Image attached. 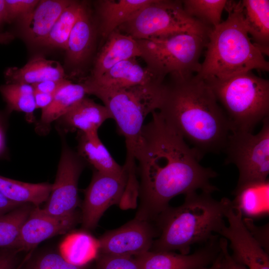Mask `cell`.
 Returning a JSON list of instances; mask_svg holds the SVG:
<instances>
[{
    "label": "cell",
    "mask_w": 269,
    "mask_h": 269,
    "mask_svg": "<svg viewBox=\"0 0 269 269\" xmlns=\"http://www.w3.org/2000/svg\"><path fill=\"white\" fill-rule=\"evenodd\" d=\"M142 130L135 160L139 163L140 203L135 218L154 221L175 196L218 189L210 180L218 174L199 163L202 158L157 111Z\"/></svg>",
    "instance_id": "cell-1"
},
{
    "label": "cell",
    "mask_w": 269,
    "mask_h": 269,
    "mask_svg": "<svg viewBox=\"0 0 269 269\" xmlns=\"http://www.w3.org/2000/svg\"><path fill=\"white\" fill-rule=\"evenodd\" d=\"M158 112L202 158L223 151L232 129L210 87L195 75L169 76Z\"/></svg>",
    "instance_id": "cell-2"
},
{
    "label": "cell",
    "mask_w": 269,
    "mask_h": 269,
    "mask_svg": "<svg viewBox=\"0 0 269 269\" xmlns=\"http://www.w3.org/2000/svg\"><path fill=\"white\" fill-rule=\"evenodd\" d=\"M183 203L168 206L156 218L159 235L150 250L187 255L192 245L204 244L218 235L226 225L224 211L228 198L220 201L211 193L194 192L185 195Z\"/></svg>",
    "instance_id": "cell-3"
},
{
    "label": "cell",
    "mask_w": 269,
    "mask_h": 269,
    "mask_svg": "<svg viewBox=\"0 0 269 269\" xmlns=\"http://www.w3.org/2000/svg\"><path fill=\"white\" fill-rule=\"evenodd\" d=\"M225 8L228 17L210 31L205 59L195 77L223 80L253 70L268 72L269 62L245 26L241 1H228Z\"/></svg>",
    "instance_id": "cell-4"
},
{
    "label": "cell",
    "mask_w": 269,
    "mask_h": 269,
    "mask_svg": "<svg viewBox=\"0 0 269 269\" xmlns=\"http://www.w3.org/2000/svg\"><path fill=\"white\" fill-rule=\"evenodd\" d=\"M81 83L87 94L94 95L103 102L116 122L118 133L125 138L126 158L135 160L144 120L148 114L158 110L164 81L157 80L122 88H102L84 81Z\"/></svg>",
    "instance_id": "cell-5"
},
{
    "label": "cell",
    "mask_w": 269,
    "mask_h": 269,
    "mask_svg": "<svg viewBox=\"0 0 269 269\" xmlns=\"http://www.w3.org/2000/svg\"><path fill=\"white\" fill-rule=\"evenodd\" d=\"M204 80L224 108L232 132L252 133L269 116V81L252 71L227 79Z\"/></svg>",
    "instance_id": "cell-6"
},
{
    "label": "cell",
    "mask_w": 269,
    "mask_h": 269,
    "mask_svg": "<svg viewBox=\"0 0 269 269\" xmlns=\"http://www.w3.org/2000/svg\"><path fill=\"white\" fill-rule=\"evenodd\" d=\"M210 31L184 32L136 40L140 57L147 69L162 80L167 75L183 78L194 76L200 70V57L206 47Z\"/></svg>",
    "instance_id": "cell-7"
},
{
    "label": "cell",
    "mask_w": 269,
    "mask_h": 269,
    "mask_svg": "<svg viewBox=\"0 0 269 269\" xmlns=\"http://www.w3.org/2000/svg\"><path fill=\"white\" fill-rule=\"evenodd\" d=\"M184 11L181 0H151L117 29L136 40L211 29Z\"/></svg>",
    "instance_id": "cell-8"
},
{
    "label": "cell",
    "mask_w": 269,
    "mask_h": 269,
    "mask_svg": "<svg viewBox=\"0 0 269 269\" xmlns=\"http://www.w3.org/2000/svg\"><path fill=\"white\" fill-rule=\"evenodd\" d=\"M256 134L234 132L224 149L226 164H235L239 171L236 189L268 180L269 174V116L265 118Z\"/></svg>",
    "instance_id": "cell-9"
},
{
    "label": "cell",
    "mask_w": 269,
    "mask_h": 269,
    "mask_svg": "<svg viewBox=\"0 0 269 269\" xmlns=\"http://www.w3.org/2000/svg\"><path fill=\"white\" fill-rule=\"evenodd\" d=\"M86 164L78 152L63 140L55 180L47 203L41 208L44 213L55 217L78 214L76 209L79 203L78 180Z\"/></svg>",
    "instance_id": "cell-10"
},
{
    "label": "cell",
    "mask_w": 269,
    "mask_h": 269,
    "mask_svg": "<svg viewBox=\"0 0 269 269\" xmlns=\"http://www.w3.org/2000/svg\"><path fill=\"white\" fill-rule=\"evenodd\" d=\"M119 174L94 170L91 181L84 191L81 222L84 231L94 229L106 210L119 203L122 199L128 178V167L125 163Z\"/></svg>",
    "instance_id": "cell-11"
},
{
    "label": "cell",
    "mask_w": 269,
    "mask_h": 269,
    "mask_svg": "<svg viewBox=\"0 0 269 269\" xmlns=\"http://www.w3.org/2000/svg\"><path fill=\"white\" fill-rule=\"evenodd\" d=\"M224 214L228 226L225 225L218 235L230 242L233 258L248 269H269V254L250 233L241 211L229 199Z\"/></svg>",
    "instance_id": "cell-12"
},
{
    "label": "cell",
    "mask_w": 269,
    "mask_h": 269,
    "mask_svg": "<svg viewBox=\"0 0 269 269\" xmlns=\"http://www.w3.org/2000/svg\"><path fill=\"white\" fill-rule=\"evenodd\" d=\"M152 222L134 218L99 239V253L136 256L150 251L159 233Z\"/></svg>",
    "instance_id": "cell-13"
},
{
    "label": "cell",
    "mask_w": 269,
    "mask_h": 269,
    "mask_svg": "<svg viewBox=\"0 0 269 269\" xmlns=\"http://www.w3.org/2000/svg\"><path fill=\"white\" fill-rule=\"evenodd\" d=\"M220 251V238L216 235L190 255L149 251L134 257L141 269H202L213 264Z\"/></svg>",
    "instance_id": "cell-14"
},
{
    "label": "cell",
    "mask_w": 269,
    "mask_h": 269,
    "mask_svg": "<svg viewBox=\"0 0 269 269\" xmlns=\"http://www.w3.org/2000/svg\"><path fill=\"white\" fill-rule=\"evenodd\" d=\"M81 216L55 217L34 207L20 231L17 251H27L53 236L64 234L76 225Z\"/></svg>",
    "instance_id": "cell-15"
},
{
    "label": "cell",
    "mask_w": 269,
    "mask_h": 269,
    "mask_svg": "<svg viewBox=\"0 0 269 269\" xmlns=\"http://www.w3.org/2000/svg\"><path fill=\"white\" fill-rule=\"evenodd\" d=\"M97 23L93 18L85 2L70 34L65 49L67 64L78 72L92 57L95 51L97 33Z\"/></svg>",
    "instance_id": "cell-16"
},
{
    "label": "cell",
    "mask_w": 269,
    "mask_h": 269,
    "mask_svg": "<svg viewBox=\"0 0 269 269\" xmlns=\"http://www.w3.org/2000/svg\"><path fill=\"white\" fill-rule=\"evenodd\" d=\"M138 57L140 51L136 40L116 29L107 37L97 55L90 78H98L117 63Z\"/></svg>",
    "instance_id": "cell-17"
},
{
    "label": "cell",
    "mask_w": 269,
    "mask_h": 269,
    "mask_svg": "<svg viewBox=\"0 0 269 269\" xmlns=\"http://www.w3.org/2000/svg\"><path fill=\"white\" fill-rule=\"evenodd\" d=\"M136 58L123 60L101 77L96 79L89 77L83 81L106 88H122L143 85L157 80L164 81L153 75L146 67H143Z\"/></svg>",
    "instance_id": "cell-18"
},
{
    "label": "cell",
    "mask_w": 269,
    "mask_h": 269,
    "mask_svg": "<svg viewBox=\"0 0 269 269\" xmlns=\"http://www.w3.org/2000/svg\"><path fill=\"white\" fill-rule=\"evenodd\" d=\"M71 0H42L22 20L27 39L41 45L45 40L57 19Z\"/></svg>",
    "instance_id": "cell-19"
},
{
    "label": "cell",
    "mask_w": 269,
    "mask_h": 269,
    "mask_svg": "<svg viewBox=\"0 0 269 269\" xmlns=\"http://www.w3.org/2000/svg\"><path fill=\"white\" fill-rule=\"evenodd\" d=\"M151 0H99L95 2L99 33L104 38L131 19Z\"/></svg>",
    "instance_id": "cell-20"
},
{
    "label": "cell",
    "mask_w": 269,
    "mask_h": 269,
    "mask_svg": "<svg viewBox=\"0 0 269 269\" xmlns=\"http://www.w3.org/2000/svg\"><path fill=\"white\" fill-rule=\"evenodd\" d=\"M111 116L104 105L86 96L70 108L59 120L71 130L89 134L98 133L101 125Z\"/></svg>",
    "instance_id": "cell-21"
},
{
    "label": "cell",
    "mask_w": 269,
    "mask_h": 269,
    "mask_svg": "<svg viewBox=\"0 0 269 269\" xmlns=\"http://www.w3.org/2000/svg\"><path fill=\"white\" fill-rule=\"evenodd\" d=\"M243 19L251 39L265 55L269 54V0L241 1Z\"/></svg>",
    "instance_id": "cell-22"
},
{
    "label": "cell",
    "mask_w": 269,
    "mask_h": 269,
    "mask_svg": "<svg viewBox=\"0 0 269 269\" xmlns=\"http://www.w3.org/2000/svg\"><path fill=\"white\" fill-rule=\"evenodd\" d=\"M7 83L33 84L65 78L64 69L57 61L41 56L31 59L21 68L10 67L5 72Z\"/></svg>",
    "instance_id": "cell-23"
},
{
    "label": "cell",
    "mask_w": 269,
    "mask_h": 269,
    "mask_svg": "<svg viewBox=\"0 0 269 269\" xmlns=\"http://www.w3.org/2000/svg\"><path fill=\"white\" fill-rule=\"evenodd\" d=\"M78 134L77 152L86 163H89L95 170L103 173L119 174L123 171V166L120 165L114 159L98 133Z\"/></svg>",
    "instance_id": "cell-24"
},
{
    "label": "cell",
    "mask_w": 269,
    "mask_h": 269,
    "mask_svg": "<svg viewBox=\"0 0 269 269\" xmlns=\"http://www.w3.org/2000/svg\"><path fill=\"white\" fill-rule=\"evenodd\" d=\"M233 204L242 215L253 219L268 215L269 213V180L245 185L235 189Z\"/></svg>",
    "instance_id": "cell-25"
},
{
    "label": "cell",
    "mask_w": 269,
    "mask_h": 269,
    "mask_svg": "<svg viewBox=\"0 0 269 269\" xmlns=\"http://www.w3.org/2000/svg\"><path fill=\"white\" fill-rule=\"evenodd\" d=\"M52 189L48 183H30L0 175V192L15 203L39 207L48 200Z\"/></svg>",
    "instance_id": "cell-26"
},
{
    "label": "cell",
    "mask_w": 269,
    "mask_h": 269,
    "mask_svg": "<svg viewBox=\"0 0 269 269\" xmlns=\"http://www.w3.org/2000/svg\"><path fill=\"white\" fill-rule=\"evenodd\" d=\"M59 253L69 263L85 266L99 254V244L87 231L72 233L67 235L59 246Z\"/></svg>",
    "instance_id": "cell-27"
},
{
    "label": "cell",
    "mask_w": 269,
    "mask_h": 269,
    "mask_svg": "<svg viewBox=\"0 0 269 269\" xmlns=\"http://www.w3.org/2000/svg\"><path fill=\"white\" fill-rule=\"evenodd\" d=\"M86 94L81 83L75 84L69 81L54 94L51 104L42 110L40 124L42 126H48L60 119Z\"/></svg>",
    "instance_id": "cell-28"
},
{
    "label": "cell",
    "mask_w": 269,
    "mask_h": 269,
    "mask_svg": "<svg viewBox=\"0 0 269 269\" xmlns=\"http://www.w3.org/2000/svg\"><path fill=\"white\" fill-rule=\"evenodd\" d=\"M32 206L24 204L0 216V250L17 251L21 229L34 208Z\"/></svg>",
    "instance_id": "cell-29"
},
{
    "label": "cell",
    "mask_w": 269,
    "mask_h": 269,
    "mask_svg": "<svg viewBox=\"0 0 269 269\" xmlns=\"http://www.w3.org/2000/svg\"><path fill=\"white\" fill-rule=\"evenodd\" d=\"M82 2L71 0L57 19L41 46L65 50L70 34L79 16Z\"/></svg>",
    "instance_id": "cell-30"
},
{
    "label": "cell",
    "mask_w": 269,
    "mask_h": 269,
    "mask_svg": "<svg viewBox=\"0 0 269 269\" xmlns=\"http://www.w3.org/2000/svg\"><path fill=\"white\" fill-rule=\"evenodd\" d=\"M185 13L203 24L213 28L221 21V15L226 8L227 0H181Z\"/></svg>",
    "instance_id": "cell-31"
},
{
    "label": "cell",
    "mask_w": 269,
    "mask_h": 269,
    "mask_svg": "<svg viewBox=\"0 0 269 269\" xmlns=\"http://www.w3.org/2000/svg\"><path fill=\"white\" fill-rule=\"evenodd\" d=\"M0 91L9 111L33 114L36 109L34 93L31 84L6 83L0 87Z\"/></svg>",
    "instance_id": "cell-32"
},
{
    "label": "cell",
    "mask_w": 269,
    "mask_h": 269,
    "mask_svg": "<svg viewBox=\"0 0 269 269\" xmlns=\"http://www.w3.org/2000/svg\"><path fill=\"white\" fill-rule=\"evenodd\" d=\"M95 259L96 269H141L134 256L99 253Z\"/></svg>",
    "instance_id": "cell-33"
},
{
    "label": "cell",
    "mask_w": 269,
    "mask_h": 269,
    "mask_svg": "<svg viewBox=\"0 0 269 269\" xmlns=\"http://www.w3.org/2000/svg\"><path fill=\"white\" fill-rule=\"evenodd\" d=\"M84 267L69 263L60 253L49 252L38 257L28 269H85Z\"/></svg>",
    "instance_id": "cell-34"
},
{
    "label": "cell",
    "mask_w": 269,
    "mask_h": 269,
    "mask_svg": "<svg viewBox=\"0 0 269 269\" xmlns=\"http://www.w3.org/2000/svg\"><path fill=\"white\" fill-rule=\"evenodd\" d=\"M6 7L5 21L11 22L19 18L22 20L38 4L37 0H4Z\"/></svg>",
    "instance_id": "cell-35"
},
{
    "label": "cell",
    "mask_w": 269,
    "mask_h": 269,
    "mask_svg": "<svg viewBox=\"0 0 269 269\" xmlns=\"http://www.w3.org/2000/svg\"><path fill=\"white\" fill-rule=\"evenodd\" d=\"M220 251L212 266L214 269H248L245 266L236 262L229 254L228 242L224 238L220 239Z\"/></svg>",
    "instance_id": "cell-36"
},
{
    "label": "cell",
    "mask_w": 269,
    "mask_h": 269,
    "mask_svg": "<svg viewBox=\"0 0 269 269\" xmlns=\"http://www.w3.org/2000/svg\"><path fill=\"white\" fill-rule=\"evenodd\" d=\"M244 223L255 240L267 252L269 251V224L264 226L256 225L253 220L249 218H243Z\"/></svg>",
    "instance_id": "cell-37"
},
{
    "label": "cell",
    "mask_w": 269,
    "mask_h": 269,
    "mask_svg": "<svg viewBox=\"0 0 269 269\" xmlns=\"http://www.w3.org/2000/svg\"><path fill=\"white\" fill-rule=\"evenodd\" d=\"M69 80L66 78L48 80L32 84L34 91L41 93L55 94Z\"/></svg>",
    "instance_id": "cell-38"
},
{
    "label": "cell",
    "mask_w": 269,
    "mask_h": 269,
    "mask_svg": "<svg viewBox=\"0 0 269 269\" xmlns=\"http://www.w3.org/2000/svg\"><path fill=\"white\" fill-rule=\"evenodd\" d=\"M16 252L15 250H3L0 257V269H15Z\"/></svg>",
    "instance_id": "cell-39"
},
{
    "label": "cell",
    "mask_w": 269,
    "mask_h": 269,
    "mask_svg": "<svg viewBox=\"0 0 269 269\" xmlns=\"http://www.w3.org/2000/svg\"><path fill=\"white\" fill-rule=\"evenodd\" d=\"M54 94L34 91V97L36 109L42 110L47 107L52 102Z\"/></svg>",
    "instance_id": "cell-40"
},
{
    "label": "cell",
    "mask_w": 269,
    "mask_h": 269,
    "mask_svg": "<svg viewBox=\"0 0 269 269\" xmlns=\"http://www.w3.org/2000/svg\"><path fill=\"white\" fill-rule=\"evenodd\" d=\"M23 204L11 201L0 192V216L7 213Z\"/></svg>",
    "instance_id": "cell-41"
},
{
    "label": "cell",
    "mask_w": 269,
    "mask_h": 269,
    "mask_svg": "<svg viewBox=\"0 0 269 269\" xmlns=\"http://www.w3.org/2000/svg\"><path fill=\"white\" fill-rule=\"evenodd\" d=\"M3 126L2 118L0 116V154L3 151L4 147V136Z\"/></svg>",
    "instance_id": "cell-42"
},
{
    "label": "cell",
    "mask_w": 269,
    "mask_h": 269,
    "mask_svg": "<svg viewBox=\"0 0 269 269\" xmlns=\"http://www.w3.org/2000/svg\"><path fill=\"white\" fill-rule=\"evenodd\" d=\"M13 38V35L8 32L0 33V43H6Z\"/></svg>",
    "instance_id": "cell-43"
},
{
    "label": "cell",
    "mask_w": 269,
    "mask_h": 269,
    "mask_svg": "<svg viewBox=\"0 0 269 269\" xmlns=\"http://www.w3.org/2000/svg\"><path fill=\"white\" fill-rule=\"evenodd\" d=\"M6 19V7L4 0H0V22L2 20L5 21Z\"/></svg>",
    "instance_id": "cell-44"
},
{
    "label": "cell",
    "mask_w": 269,
    "mask_h": 269,
    "mask_svg": "<svg viewBox=\"0 0 269 269\" xmlns=\"http://www.w3.org/2000/svg\"><path fill=\"white\" fill-rule=\"evenodd\" d=\"M202 269H214V268L213 267V266L212 265L211 267L210 268H203Z\"/></svg>",
    "instance_id": "cell-45"
},
{
    "label": "cell",
    "mask_w": 269,
    "mask_h": 269,
    "mask_svg": "<svg viewBox=\"0 0 269 269\" xmlns=\"http://www.w3.org/2000/svg\"><path fill=\"white\" fill-rule=\"evenodd\" d=\"M3 250H4V249H2V250L1 249V250H0V256H1V254H2V252H3Z\"/></svg>",
    "instance_id": "cell-46"
}]
</instances>
